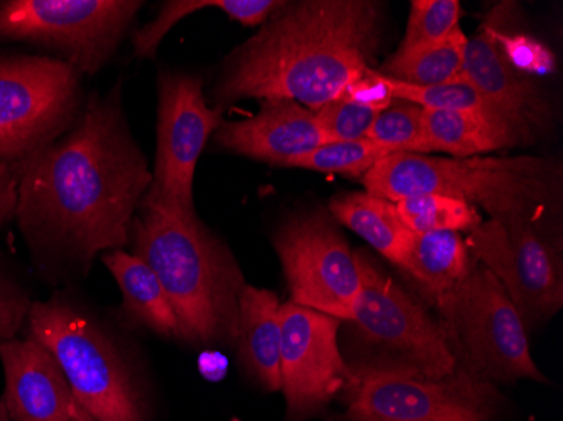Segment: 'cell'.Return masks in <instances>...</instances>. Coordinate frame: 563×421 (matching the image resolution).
I'll return each instance as SVG.
<instances>
[{"label":"cell","instance_id":"obj_7","mask_svg":"<svg viewBox=\"0 0 563 421\" xmlns=\"http://www.w3.org/2000/svg\"><path fill=\"white\" fill-rule=\"evenodd\" d=\"M433 307L459 367L493 385L545 381L531 357L520 312L481 263Z\"/></svg>","mask_w":563,"mask_h":421},{"label":"cell","instance_id":"obj_27","mask_svg":"<svg viewBox=\"0 0 563 421\" xmlns=\"http://www.w3.org/2000/svg\"><path fill=\"white\" fill-rule=\"evenodd\" d=\"M463 8L459 0H413L407 34L397 55L405 56L441 43L459 27Z\"/></svg>","mask_w":563,"mask_h":421},{"label":"cell","instance_id":"obj_30","mask_svg":"<svg viewBox=\"0 0 563 421\" xmlns=\"http://www.w3.org/2000/svg\"><path fill=\"white\" fill-rule=\"evenodd\" d=\"M383 110L341 95L314 113L329 142H353L368 137L369 129Z\"/></svg>","mask_w":563,"mask_h":421},{"label":"cell","instance_id":"obj_21","mask_svg":"<svg viewBox=\"0 0 563 421\" xmlns=\"http://www.w3.org/2000/svg\"><path fill=\"white\" fill-rule=\"evenodd\" d=\"M103 263L119 284L123 315L164 337L179 339L176 313L154 272L141 258L123 250L107 253Z\"/></svg>","mask_w":563,"mask_h":421},{"label":"cell","instance_id":"obj_29","mask_svg":"<svg viewBox=\"0 0 563 421\" xmlns=\"http://www.w3.org/2000/svg\"><path fill=\"white\" fill-rule=\"evenodd\" d=\"M388 155L391 154L387 148L373 144L368 139L353 142H328L311 154L297 159L290 167L363 177Z\"/></svg>","mask_w":563,"mask_h":421},{"label":"cell","instance_id":"obj_16","mask_svg":"<svg viewBox=\"0 0 563 421\" xmlns=\"http://www.w3.org/2000/svg\"><path fill=\"white\" fill-rule=\"evenodd\" d=\"M4 405L11 421H73L76 398L59 364L30 334L0 342Z\"/></svg>","mask_w":563,"mask_h":421},{"label":"cell","instance_id":"obj_33","mask_svg":"<svg viewBox=\"0 0 563 421\" xmlns=\"http://www.w3.org/2000/svg\"><path fill=\"white\" fill-rule=\"evenodd\" d=\"M199 372L210 381H220L227 375L228 361L223 354L208 351L199 357Z\"/></svg>","mask_w":563,"mask_h":421},{"label":"cell","instance_id":"obj_17","mask_svg":"<svg viewBox=\"0 0 563 421\" xmlns=\"http://www.w3.org/2000/svg\"><path fill=\"white\" fill-rule=\"evenodd\" d=\"M461 78L473 85L493 109L520 129L528 139L549 120V110L539 90L515 68L503 41L492 27L467 40Z\"/></svg>","mask_w":563,"mask_h":421},{"label":"cell","instance_id":"obj_6","mask_svg":"<svg viewBox=\"0 0 563 421\" xmlns=\"http://www.w3.org/2000/svg\"><path fill=\"white\" fill-rule=\"evenodd\" d=\"M362 293L346 322L362 356L351 372L444 378L457 363L444 329L365 253L357 252Z\"/></svg>","mask_w":563,"mask_h":421},{"label":"cell","instance_id":"obj_12","mask_svg":"<svg viewBox=\"0 0 563 421\" xmlns=\"http://www.w3.org/2000/svg\"><path fill=\"white\" fill-rule=\"evenodd\" d=\"M275 250L286 274L290 302L347 321L362 293L356 253L324 211L299 214L278 228Z\"/></svg>","mask_w":563,"mask_h":421},{"label":"cell","instance_id":"obj_25","mask_svg":"<svg viewBox=\"0 0 563 421\" xmlns=\"http://www.w3.org/2000/svg\"><path fill=\"white\" fill-rule=\"evenodd\" d=\"M398 217L410 233L473 231L483 223L473 204L439 195H419L395 202Z\"/></svg>","mask_w":563,"mask_h":421},{"label":"cell","instance_id":"obj_3","mask_svg":"<svg viewBox=\"0 0 563 421\" xmlns=\"http://www.w3.org/2000/svg\"><path fill=\"white\" fill-rule=\"evenodd\" d=\"M132 255L154 272L192 346L236 344L245 278L233 253L198 217L174 218L141 208L131 228Z\"/></svg>","mask_w":563,"mask_h":421},{"label":"cell","instance_id":"obj_5","mask_svg":"<svg viewBox=\"0 0 563 421\" xmlns=\"http://www.w3.org/2000/svg\"><path fill=\"white\" fill-rule=\"evenodd\" d=\"M33 337L53 354L76 401L97 421H148L131 361L103 325L73 303L31 306Z\"/></svg>","mask_w":563,"mask_h":421},{"label":"cell","instance_id":"obj_4","mask_svg":"<svg viewBox=\"0 0 563 421\" xmlns=\"http://www.w3.org/2000/svg\"><path fill=\"white\" fill-rule=\"evenodd\" d=\"M555 167L539 157H461L395 154L363 176L369 195L397 202L439 195L483 206L493 220L539 221L555 195Z\"/></svg>","mask_w":563,"mask_h":421},{"label":"cell","instance_id":"obj_14","mask_svg":"<svg viewBox=\"0 0 563 421\" xmlns=\"http://www.w3.org/2000/svg\"><path fill=\"white\" fill-rule=\"evenodd\" d=\"M280 389L287 421L321 413L356 376L341 354V321L309 307L282 303Z\"/></svg>","mask_w":563,"mask_h":421},{"label":"cell","instance_id":"obj_8","mask_svg":"<svg viewBox=\"0 0 563 421\" xmlns=\"http://www.w3.org/2000/svg\"><path fill=\"white\" fill-rule=\"evenodd\" d=\"M80 71L63 59L0 62V160L22 163L71 126Z\"/></svg>","mask_w":563,"mask_h":421},{"label":"cell","instance_id":"obj_31","mask_svg":"<svg viewBox=\"0 0 563 421\" xmlns=\"http://www.w3.org/2000/svg\"><path fill=\"white\" fill-rule=\"evenodd\" d=\"M31 302L0 263V342L15 339L30 315Z\"/></svg>","mask_w":563,"mask_h":421},{"label":"cell","instance_id":"obj_13","mask_svg":"<svg viewBox=\"0 0 563 421\" xmlns=\"http://www.w3.org/2000/svg\"><path fill=\"white\" fill-rule=\"evenodd\" d=\"M471 255L488 268L527 322L552 318L563 303L560 263L537 221L492 220L470 231Z\"/></svg>","mask_w":563,"mask_h":421},{"label":"cell","instance_id":"obj_28","mask_svg":"<svg viewBox=\"0 0 563 421\" xmlns=\"http://www.w3.org/2000/svg\"><path fill=\"white\" fill-rule=\"evenodd\" d=\"M366 139L391 155L427 154L423 109L413 103L390 104L376 117Z\"/></svg>","mask_w":563,"mask_h":421},{"label":"cell","instance_id":"obj_24","mask_svg":"<svg viewBox=\"0 0 563 421\" xmlns=\"http://www.w3.org/2000/svg\"><path fill=\"white\" fill-rule=\"evenodd\" d=\"M467 37L461 27L441 43L405 56H394L379 75L416 87H439L461 78Z\"/></svg>","mask_w":563,"mask_h":421},{"label":"cell","instance_id":"obj_35","mask_svg":"<svg viewBox=\"0 0 563 421\" xmlns=\"http://www.w3.org/2000/svg\"><path fill=\"white\" fill-rule=\"evenodd\" d=\"M0 421H11L9 420L8 410H5V405L2 400H0Z\"/></svg>","mask_w":563,"mask_h":421},{"label":"cell","instance_id":"obj_20","mask_svg":"<svg viewBox=\"0 0 563 421\" xmlns=\"http://www.w3.org/2000/svg\"><path fill=\"white\" fill-rule=\"evenodd\" d=\"M466 240L457 231L412 233L400 270L435 306L476 267Z\"/></svg>","mask_w":563,"mask_h":421},{"label":"cell","instance_id":"obj_1","mask_svg":"<svg viewBox=\"0 0 563 421\" xmlns=\"http://www.w3.org/2000/svg\"><path fill=\"white\" fill-rule=\"evenodd\" d=\"M18 166L15 218L25 236L80 265L131 243L152 174L123 115L120 87L91 97L68 135Z\"/></svg>","mask_w":563,"mask_h":421},{"label":"cell","instance_id":"obj_18","mask_svg":"<svg viewBox=\"0 0 563 421\" xmlns=\"http://www.w3.org/2000/svg\"><path fill=\"white\" fill-rule=\"evenodd\" d=\"M280 306L278 297L265 288L245 285L240 293L239 359L267 391L280 389Z\"/></svg>","mask_w":563,"mask_h":421},{"label":"cell","instance_id":"obj_32","mask_svg":"<svg viewBox=\"0 0 563 421\" xmlns=\"http://www.w3.org/2000/svg\"><path fill=\"white\" fill-rule=\"evenodd\" d=\"M18 198V173L11 164L0 160V226L15 217Z\"/></svg>","mask_w":563,"mask_h":421},{"label":"cell","instance_id":"obj_11","mask_svg":"<svg viewBox=\"0 0 563 421\" xmlns=\"http://www.w3.org/2000/svg\"><path fill=\"white\" fill-rule=\"evenodd\" d=\"M142 2L11 0L0 4V37L55 47L80 73L109 62Z\"/></svg>","mask_w":563,"mask_h":421},{"label":"cell","instance_id":"obj_15","mask_svg":"<svg viewBox=\"0 0 563 421\" xmlns=\"http://www.w3.org/2000/svg\"><path fill=\"white\" fill-rule=\"evenodd\" d=\"M214 141L227 151L284 167L329 142L312 110L284 98L262 100L250 119L221 123Z\"/></svg>","mask_w":563,"mask_h":421},{"label":"cell","instance_id":"obj_23","mask_svg":"<svg viewBox=\"0 0 563 421\" xmlns=\"http://www.w3.org/2000/svg\"><path fill=\"white\" fill-rule=\"evenodd\" d=\"M286 2L278 0H173L161 5L156 21L145 24L134 36V53L139 58L156 55L161 41L177 22L201 9L214 8L223 11L233 21L245 25L264 24Z\"/></svg>","mask_w":563,"mask_h":421},{"label":"cell","instance_id":"obj_19","mask_svg":"<svg viewBox=\"0 0 563 421\" xmlns=\"http://www.w3.org/2000/svg\"><path fill=\"white\" fill-rule=\"evenodd\" d=\"M423 130L427 154L445 152L457 159L530 142L514 123L483 113L423 109Z\"/></svg>","mask_w":563,"mask_h":421},{"label":"cell","instance_id":"obj_10","mask_svg":"<svg viewBox=\"0 0 563 421\" xmlns=\"http://www.w3.org/2000/svg\"><path fill=\"white\" fill-rule=\"evenodd\" d=\"M220 125L221 110L208 107L198 76L161 73L156 166L141 208L174 218L196 217V166Z\"/></svg>","mask_w":563,"mask_h":421},{"label":"cell","instance_id":"obj_26","mask_svg":"<svg viewBox=\"0 0 563 421\" xmlns=\"http://www.w3.org/2000/svg\"><path fill=\"white\" fill-rule=\"evenodd\" d=\"M383 76V75H382ZM391 100H401L405 103L419 104L426 110H449V112L483 113V115L499 117L488 101L481 97L479 91L467 84L463 78L439 87H416V85L401 84L383 76ZM506 120V119H505ZM520 130V129H518Z\"/></svg>","mask_w":563,"mask_h":421},{"label":"cell","instance_id":"obj_34","mask_svg":"<svg viewBox=\"0 0 563 421\" xmlns=\"http://www.w3.org/2000/svg\"><path fill=\"white\" fill-rule=\"evenodd\" d=\"M73 421H97L95 420L91 414H88L87 411H85V408L81 407L78 401H76L75 410H73Z\"/></svg>","mask_w":563,"mask_h":421},{"label":"cell","instance_id":"obj_22","mask_svg":"<svg viewBox=\"0 0 563 421\" xmlns=\"http://www.w3.org/2000/svg\"><path fill=\"white\" fill-rule=\"evenodd\" d=\"M334 220L362 236L379 255L400 268L412 233L398 217L395 202L369 192L338 196L329 204Z\"/></svg>","mask_w":563,"mask_h":421},{"label":"cell","instance_id":"obj_2","mask_svg":"<svg viewBox=\"0 0 563 421\" xmlns=\"http://www.w3.org/2000/svg\"><path fill=\"white\" fill-rule=\"evenodd\" d=\"M382 5L369 0L284 4L228 62L220 103L284 98L318 112L372 69Z\"/></svg>","mask_w":563,"mask_h":421},{"label":"cell","instance_id":"obj_9","mask_svg":"<svg viewBox=\"0 0 563 421\" xmlns=\"http://www.w3.org/2000/svg\"><path fill=\"white\" fill-rule=\"evenodd\" d=\"M354 376L344 391L350 421H493L498 414V389L463 367L444 378L388 372Z\"/></svg>","mask_w":563,"mask_h":421}]
</instances>
